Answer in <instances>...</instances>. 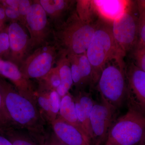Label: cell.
I'll return each instance as SVG.
<instances>
[{
    "label": "cell",
    "mask_w": 145,
    "mask_h": 145,
    "mask_svg": "<svg viewBox=\"0 0 145 145\" xmlns=\"http://www.w3.org/2000/svg\"><path fill=\"white\" fill-rule=\"evenodd\" d=\"M7 20L4 7L0 2V24L5 25V23Z\"/></svg>",
    "instance_id": "32"
},
{
    "label": "cell",
    "mask_w": 145,
    "mask_h": 145,
    "mask_svg": "<svg viewBox=\"0 0 145 145\" xmlns=\"http://www.w3.org/2000/svg\"><path fill=\"white\" fill-rule=\"evenodd\" d=\"M7 28L10 44L8 60L20 67L29 54V34L25 27L19 22H10Z\"/></svg>",
    "instance_id": "10"
},
{
    "label": "cell",
    "mask_w": 145,
    "mask_h": 145,
    "mask_svg": "<svg viewBox=\"0 0 145 145\" xmlns=\"http://www.w3.org/2000/svg\"><path fill=\"white\" fill-rule=\"evenodd\" d=\"M67 56L70 62L73 86L75 87V91L84 90L78 65L77 55H69Z\"/></svg>",
    "instance_id": "22"
},
{
    "label": "cell",
    "mask_w": 145,
    "mask_h": 145,
    "mask_svg": "<svg viewBox=\"0 0 145 145\" xmlns=\"http://www.w3.org/2000/svg\"><path fill=\"white\" fill-rule=\"evenodd\" d=\"M86 54L92 67L95 85L110 60L114 59L118 65L125 67L123 60L125 55L114 40L112 24L107 20L102 19L96 22L95 32Z\"/></svg>",
    "instance_id": "3"
},
{
    "label": "cell",
    "mask_w": 145,
    "mask_h": 145,
    "mask_svg": "<svg viewBox=\"0 0 145 145\" xmlns=\"http://www.w3.org/2000/svg\"><path fill=\"white\" fill-rule=\"evenodd\" d=\"M45 11L52 27L59 25L67 18L76 1L71 0H38Z\"/></svg>",
    "instance_id": "16"
},
{
    "label": "cell",
    "mask_w": 145,
    "mask_h": 145,
    "mask_svg": "<svg viewBox=\"0 0 145 145\" xmlns=\"http://www.w3.org/2000/svg\"><path fill=\"white\" fill-rule=\"evenodd\" d=\"M0 145H12L10 141L2 134H0Z\"/></svg>",
    "instance_id": "33"
},
{
    "label": "cell",
    "mask_w": 145,
    "mask_h": 145,
    "mask_svg": "<svg viewBox=\"0 0 145 145\" xmlns=\"http://www.w3.org/2000/svg\"><path fill=\"white\" fill-rule=\"evenodd\" d=\"M33 3V1L30 0H19L18 10L21 16L23 24L24 26H25V17Z\"/></svg>",
    "instance_id": "29"
},
{
    "label": "cell",
    "mask_w": 145,
    "mask_h": 145,
    "mask_svg": "<svg viewBox=\"0 0 145 145\" xmlns=\"http://www.w3.org/2000/svg\"><path fill=\"white\" fill-rule=\"evenodd\" d=\"M97 84L101 98L118 110L127 102L128 88L125 67L118 64L105 67Z\"/></svg>",
    "instance_id": "5"
},
{
    "label": "cell",
    "mask_w": 145,
    "mask_h": 145,
    "mask_svg": "<svg viewBox=\"0 0 145 145\" xmlns=\"http://www.w3.org/2000/svg\"><path fill=\"white\" fill-rule=\"evenodd\" d=\"M75 110L78 121L91 145L92 138L90 117L95 102L90 92L85 90L75 91L74 95Z\"/></svg>",
    "instance_id": "15"
},
{
    "label": "cell",
    "mask_w": 145,
    "mask_h": 145,
    "mask_svg": "<svg viewBox=\"0 0 145 145\" xmlns=\"http://www.w3.org/2000/svg\"><path fill=\"white\" fill-rule=\"evenodd\" d=\"M128 96L130 101L145 112V72L133 62L125 68Z\"/></svg>",
    "instance_id": "13"
},
{
    "label": "cell",
    "mask_w": 145,
    "mask_h": 145,
    "mask_svg": "<svg viewBox=\"0 0 145 145\" xmlns=\"http://www.w3.org/2000/svg\"><path fill=\"white\" fill-rule=\"evenodd\" d=\"M2 135L10 141L12 145H37L29 133L25 130L10 128L5 129Z\"/></svg>",
    "instance_id": "19"
},
{
    "label": "cell",
    "mask_w": 145,
    "mask_h": 145,
    "mask_svg": "<svg viewBox=\"0 0 145 145\" xmlns=\"http://www.w3.org/2000/svg\"><path fill=\"white\" fill-rule=\"evenodd\" d=\"M137 145H145V137Z\"/></svg>",
    "instance_id": "35"
},
{
    "label": "cell",
    "mask_w": 145,
    "mask_h": 145,
    "mask_svg": "<svg viewBox=\"0 0 145 145\" xmlns=\"http://www.w3.org/2000/svg\"><path fill=\"white\" fill-rule=\"evenodd\" d=\"M89 1H76V10L78 16L82 21L92 22L90 15Z\"/></svg>",
    "instance_id": "25"
},
{
    "label": "cell",
    "mask_w": 145,
    "mask_h": 145,
    "mask_svg": "<svg viewBox=\"0 0 145 145\" xmlns=\"http://www.w3.org/2000/svg\"><path fill=\"white\" fill-rule=\"evenodd\" d=\"M126 113L117 118L105 145H137L145 137V112L127 101Z\"/></svg>",
    "instance_id": "4"
},
{
    "label": "cell",
    "mask_w": 145,
    "mask_h": 145,
    "mask_svg": "<svg viewBox=\"0 0 145 145\" xmlns=\"http://www.w3.org/2000/svg\"><path fill=\"white\" fill-rule=\"evenodd\" d=\"M0 90L13 128L26 131L32 137L44 134L47 124L37 104L22 96L12 84L1 77Z\"/></svg>",
    "instance_id": "1"
},
{
    "label": "cell",
    "mask_w": 145,
    "mask_h": 145,
    "mask_svg": "<svg viewBox=\"0 0 145 145\" xmlns=\"http://www.w3.org/2000/svg\"><path fill=\"white\" fill-rule=\"evenodd\" d=\"M0 123L5 129L13 128L12 123L6 110L3 98L0 90Z\"/></svg>",
    "instance_id": "27"
},
{
    "label": "cell",
    "mask_w": 145,
    "mask_h": 145,
    "mask_svg": "<svg viewBox=\"0 0 145 145\" xmlns=\"http://www.w3.org/2000/svg\"><path fill=\"white\" fill-rule=\"evenodd\" d=\"M59 53L53 43L37 48L29 54L20 66V69L28 80H39L54 67Z\"/></svg>",
    "instance_id": "8"
},
{
    "label": "cell",
    "mask_w": 145,
    "mask_h": 145,
    "mask_svg": "<svg viewBox=\"0 0 145 145\" xmlns=\"http://www.w3.org/2000/svg\"><path fill=\"white\" fill-rule=\"evenodd\" d=\"M96 22L82 21L75 9L59 25L53 27V44L59 54L78 55L86 52L96 29Z\"/></svg>",
    "instance_id": "2"
},
{
    "label": "cell",
    "mask_w": 145,
    "mask_h": 145,
    "mask_svg": "<svg viewBox=\"0 0 145 145\" xmlns=\"http://www.w3.org/2000/svg\"><path fill=\"white\" fill-rule=\"evenodd\" d=\"M10 50L9 37L7 27L0 31V57L6 55L8 57Z\"/></svg>",
    "instance_id": "28"
},
{
    "label": "cell",
    "mask_w": 145,
    "mask_h": 145,
    "mask_svg": "<svg viewBox=\"0 0 145 145\" xmlns=\"http://www.w3.org/2000/svg\"><path fill=\"white\" fill-rule=\"evenodd\" d=\"M1 3L3 5L7 6L14 8H18L19 4V0H5L1 1Z\"/></svg>",
    "instance_id": "31"
},
{
    "label": "cell",
    "mask_w": 145,
    "mask_h": 145,
    "mask_svg": "<svg viewBox=\"0 0 145 145\" xmlns=\"http://www.w3.org/2000/svg\"><path fill=\"white\" fill-rule=\"evenodd\" d=\"M133 3L128 2L123 12L112 23L114 40L125 56L131 52L139 40L138 16L133 13Z\"/></svg>",
    "instance_id": "7"
},
{
    "label": "cell",
    "mask_w": 145,
    "mask_h": 145,
    "mask_svg": "<svg viewBox=\"0 0 145 145\" xmlns=\"http://www.w3.org/2000/svg\"><path fill=\"white\" fill-rule=\"evenodd\" d=\"M5 130V129L3 127L2 125L1 124V123H0V134H2Z\"/></svg>",
    "instance_id": "34"
},
{
    "label": "cell",
    "mask_w": 145,
    "mask_h": 145,
    "mask_svg": "<svg viewBox=\"0 0 145 145\" xmlns=\"http://www.w3.org/2000/svg\"><path fill=\"white\" fill-rule=\"evenodd\" d=\"M0 77L8 79L22 96L36 103V89L16 64L0 57Z\"/></svg>",
    "instance_id": "11"
},
{
    "label": "cell",
    "mask_w": 145,
    "mask_h": 145,
    "mask_svg": "<svg viewBox=\"0 0 145 145\" xmlns=\"http://www.w3.org/2000/svg\"><path fill=\"white\" fill-rule=\"evenodd\" d=\"M58 117L65 121L77 127L86 135L77 117L74 96L69 92L61 98Z\"/></svg>",
    "instance_id": "18"
},
{
    "label": "cell",
    "mask_w": 145,
    "mask_h": 145,
    "mask_svg": "<svg viewBox=\"0 0 145 145\" xmlns=\"http://www.w3.org/2000/svg\"><path fill=\"white\" fill-rule=\"evenodd\" d=\"M36 99L42 117L47 124L50 125L59 116L61 97L57 90L48 89L39 84Z\"/></svg>",
    "instance_id": "12"
},
{
    "label": "cell",
    "mask_w": 145,
    "mask_h": 145,
    "mask_svg": "<svg viewBox=\"0 0 145 145\" xmlns=\"http://www.w3.org/2000/svg\"><path fill=\"white\" fill-rule=\"evenodd\" d=\"M56 65L59 69L61 84L57 89L61 97L67 94L73 86L70 62L66 55L59 54Z\"/></svg>",
    "instance_id": "17"
},
{
    "label": "cell",
    "mask_w": 145,
    "mask_h": 145,
    "mask_svg": "<svg viewBox=\"0 0 145 145\" xmlns=\"http://www.w3.org/2000/svg\"><path fill=\"white\" fill-rule=\"evenodd\" d=\"M50 126L57 139L65 145H91L84 133L59 117Z\"/></svg>",
    "instance_id": "14"
},
{
    "label": "cell",
    "mask_w": 145,
    "mask_h": 145,
    "mask_svg": "<svg viewBox=\"0 0 145 145\" xmlns=\"http://www.w3.org/2000/svg\"><path fill=\"white\" fill-rule=\"evenodd\" d=\"M131 52L134 60L133 63L145 72V44L139 40Z\"/></svg>",
    "instance_id": "23"
},
{
    "label": "cell",
    "mask_w": 145,
    "mask_h": 145,
    "mask_svg": "<svg viewBox=\"0 0 145 145\" xmlns=\"http://www.w3.org/2000/svg\"><path fill=\"white\" fill-rule=\"evenodd\" d=\"M25 25L30 38L28 55L37 48L53 43L52 24L38 0L33 1Z\"/></svg>",
    "instance_id": "6"
},
{
    "label": "cell",
    "mask_w": 145,
    "mask_h": 145,
    "mask_svg": "<svg viewBox=\"0 0 145 145\" xmlns=\"http://www.w3.org/2000/svg\"><path fill=\"white\" fill-rule=\"evenodd\" d=\"M118 110L101 98L95 102L91 113L92 138L91 145H105L112 127L117 117Z\"/></svg>",
    "instance_id": "9"
},
{
    "label": "cell",
    "mask_w": 145,
    "mask_h": 145,
    "mask_svg": "<svg viewBox=\"0 0 145 145\" xmlns=\"http://www.w3.org/2000/svg\"><path fill=\"white\" fill-rule=\"evenodd\" d=\"M138 13L139 40L145 44V1H136Z\"/></svg>",
    "instance_id": "24"
},
{
    "label": "cell",
    "mask_w": 145,
    "mask_h": 145,
    "mask_svg": "<svg viewBox=\"0 0 145 145\" xmlns=\"http://www.w3.org/2000/svg\"><path fill=\"white\" fill-rule=\"evenodd\" d=\"M5 27V25H3L1 24H0V31H1L3 29H4Z\"/></svg>",
    "instance_id": "36"
},
{
    "label": "cell",
    "mask_w": 145,
    "mask_h": 145,
    "mask_svg": "<svg viewBox=\"0 0 145 145\" xmlns=\"http://www.w3.org/2000/svg\"><path fill=\"white\" fill-rule=\"evenodd\" d=\"M38 81L39 84L46 88L57 90L61 84L59 73L57 66L54 67L45 76Z\"/></svg>",
    "instance_id": "21"
},
{
    "label": "cell",
    "mask_w": 145,
    "mask_h": 145,
    "mask_svg": "<svg viewBox=\"0 0 145 145\" xmlns=\"http://www.w3.org/2000/svg\"><path fill=\"white\" fill-rule=\"evenodd\" d=\"M78 65L80 72L83 86L92 88L95 86L92 67L86 53L77 55Z\"/></svg>",
    "instance_id": "20"
},
{
    "label": "cell",
    "mask_w": 145,
    "mask_h": 145,
    "mask_svg": "<svg viewBox=\"0 0 145 145\" xmlns=\"http://www.w3.org/2000/svg\"><path fill=\"white\" fill-rule=\"evenodd\" d=\"M37 145H65L57 139L52 131H46L43 135L34 139Z\"/></svg>",
    "instance_id": "26"
},
{
    "label": "cell",
    "mask_w": 145,
    "mask_h": 145,
    "mask_svg": "<svg viewBox=\"0 0 145 145\" xmlns=\"http://www.w3.org/2000/svg\"><path fill=\"white\" fill-rule=\"evenodd\" d=\"M3 6L5 9L6 16L7 20H9L11 22H19L23 25L18 8H13L7 6Z\"/></svg>",
    "instance_id": "30"
}]
</instances>
